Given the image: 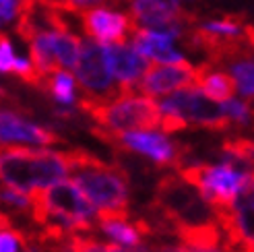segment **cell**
Returning a JSON list of instances; mask_svg holds the SVG:
<instances>
[{"mask_svg":"<svg viewBox=\"0 0 254 252\" xmlns=\"http://www.w3.org/2000/svg\"><path fill=\"white\" fill-rule=\"evenodd\" d=\"M70 178V155L48 147L0 149V184L29 196Z\"/></svg>","mask_w":254,"mask_h":252,"instance_id":"6da1fadb","label":"cell"},{"mask_svg":"<svg viewBox=\"0 0 254 252\" xmlns=\"http://www.w3.org/2000/svg\"><path fill=\"white\" fill-rule=\"evenodd\" d=\"M70 155V180L79 186L99 215H124L130 203L128 178L116 166L99 161L87 153Z\"/></svg>","mask_w":254,"mask_h":252,"instance_id":"7a4b0ae2","label":"cell"},{"mask_svg":"<svg viewBox=\"0 0 254 252\" xmlns=\"http://www.w3.org/2000/svg\"><path fill=\"white\" fill-rule=\"evenodd\" d=\"M184 178L194 186L198 198L205 205L225 211L240 196L254 192L252 163L225 153L217 163H205V166H194L186 170Z\"/></svg>","mask_w":254,"mask_h":252,"instance_id":"3957f363","label":"cell"},{"mask_svg":"<svg viewBox=\"0 0 254 252\" xmlns=\"http://www.w3.org/2000/svg\"><path fill=\"white\" fill-rule=\"evenodd\" d=\"M33 198V215L64 234L85 232L93 228L99 219V213L93 209V205L89 203L87 196L70 178L46 188Z\"/></svg>","mask_w":254,"mask_h":252,"instance_id":"277c9868","label":"cell"},{"mask_svg":"<svg viewBox=\"0 0 254 252\" xmlns=\"http://www.w3.org/2000/svg\"><path fill=\"white\" fill-rule=\"evenodd\" d=\"M87 116H91L99 128V136H112L130 130H157L159 128V106L145 95L120 93L114 102L101 106L79 104Z\"/></svg>","mask_w":254,"mask_h":252,"instance_id":"5b68a950","label":"cell"},{"mask_svg":"<svg viewBox=\"0 0 254 252\" xmlns=\"http://www.w3.org/2000/svg\"><path fill=\"white\" fill-rule=\"evenodd\" d=\"M74 70H77V85L81 89L79 104L101 106L114 102L120 95V89L118 85H114L110 66L106 62L104 48L95 42L81 40V54Z\"/></svg>","mask_w":254,"mask_h":252,"instance_id":"8992f818","label":"cell"},{"mask_svg":"<svg viewBox=\"0 0 254 252\" xmlns=\"http://www.w3.org/2000/svg\"><path fill=\"white\" fill-rule=\"evenodd\" d=\"M159 114H172L182 118L186 124L202 126L209 130H230L232 124L227 120L221 104L209 99L196 87H184L161 99Z\"/></svg>","mask_w":254,"mask_h":252,"instance_id":"52a82bcc","label":"cell"},{"mask_svg":"<svg viewBox=\"0 0 254 252\" xmlns=\"http://www.w3.org/2000/svg\"><path fill=\"white\" fill-rule=\"evenodd\" d=\"M110 141L118 143L122 149L136 153L149 161H153L159 168H170L180 163L182 159V149L176 141L161 132V130H130V132H120L104 136Z\"/></svg>","mask_w":254,"mask_h":252,"instance_id":"ba28073f","label":"cell"},{"mask_svg":"<svg viewBox=\"0 0 254 252\" xmlns=\"http://www.w3.org/2000/svg\"><path fill=\"white\" fill-rule=\"evenodd\" d=\"M81 27L97 46H124L138 29L130 17L110 8H89L81 12Z\"/></svg>","mask_w":254,"mask_h":252,"instance_id":"9c48e42d","label":"cell"},{"mask_svg":"<svg viewBox=\"0 0 254 252\" xmlns=\"http://www.w3.org/2000/svg\"><path fill=\"white\" fill-rule=\"evenodd\" d=\"M184 87H196V66L188 60L180 64H155L151 62L149 68L138 81L136 89L145 97H166Z\"/></svg>","mask_w":254,"mask_h":252,"instance_id":"30bf717a","label":"cell"},{"mask_svg":"<svg viewBox=\"0 0 254 252\" xmlns=\"http://www.w3.org/2000/svg\"><path fill=\"white\" fill-rule=\"evenodd\" d=\"M106 54V62L110 66V72L118 79L120 93H132V89L138 85L145 70L151 62L143 58L138 52H134L132 46H101Z\"/></svg>","mask_w":254,"mask_h":252,"instance_id":"8fae6325","label":"cell"},{"mask_svg":"<svg viewBox=\"0 0 254 252\" xmlns=\"http://www.w3.org/2000/svg\"><path fill=\"white\" fill-rule=\"evenodd\" d=\"M132 50L143 58H149L155 64H180L184 62L182 54L176 52L174 37L161 31L151 29H136L132 33Z\"/></svg>","mask_w":254,"mask_h":252,"instance_id":"7c38bea8","label":"cell"},{"mask_svg":"<svg viewBox=\"0 0 254 252\" xmlns=\"http://www.w3.org/2000/svg\"><path fill=\"white\" fill-rule=\"evenodd\" d=\"M95 228L104 236L106 244L118 248H136L145 244V234L138 228V223L130 221L124 215H99Z\"/></svg>","mask_w":254,"mask_h":252,"instance_id":"4fadbf2b","label":"cell"},{"mask_svg":"<svg viewBox=\"0 0 254 252\" xmlns=\"http://www.w3.org/2000/svg\"><path fill=\"white\" fill-rule=\"evenodd\" d=\"M196 89H200L213 102L225 104L234 99L238 87H236V81L232 79V74L213 70L209 62H205V64H200L196 68Z\"/></svg>","mask_w":254,"mask_h":252,"instance_id":"5bb4252c","label":"cell"},{"mask_svg":"<svg viewBox=\"0 0 254 252\" xmlns=\"http://www.w3.org/2000/svg\"><path fill=\"white\" fill-rule=\"evenodd\" d=\"M230 213V223L234 234L242 240L244 244L252 246L254 240V192H248L244 196H240L236 203L227 209Z\"/></svg>","mask_w":254,"mask_h":252,"instance_id":"9a60e30c","label":"cell"},{"mask_svg":"<svg viewBox=\"0 0 254 252\" xmlns=\"http://www.w3.org/2000/svg\"><path fill=\"white\" fill-rule=\"evenodd\" d=\"M52 50L62 70H74L81 54V37L70 31H52Z\"/></svg>","mask_w":254,"mask_h":252,"instance_id":"2e32d148","label":"cell"},{"mask_svg":"<svg viewBox=\"0 0 254 252\" xmlns=\"http://www.w3.org/2000/svg\"><path fill=\"white\" fill-rule=\"evenodd\" d=\"M74 87H77V83H74V79L70 77V72L58 70V72L48 77L44 91L48 95H52L60 104H74L77 102V97H74Z\"/></svg>","mask_w":254,"mask_h":252,"instance_id":"e0dca14e","label":"cell"},{"mask_svg":"<svg viewBox=\"0 0 254 252\" xmlns=\"http://www.w3.org/2000/svg\"><path fill=\"white\" fill-rule=\"evenodd\" d=\"M225 68H232L234 72V81H236V87L238 91L244 95V99H248L254 93V87H252V79H254V66H252V56H244V58H238L234 62H230Z\"/></svg>","mask_w":254,"mask_h":252,"instance_id":"ac0fdd59","label":"cell"},{"mask_svg":"<svg viewBox=\"0 0 254 252\" xmlns=\"http://www.w3.org/2000/svg\"><path fill=\"white\" fill-rule=\"evenodd\" d=\"M0 205L15 211V213H31L35 211V198L25 194L21 190H15V188H8L0 184Z\"/></svg>","mask_w":254,"mask_h":252,"instance_id":"d6986e66","label":"cell"},{"mask_svg":"<svg viewBox=\"0 0 254 252\" xmlns=\"http://www.w3.org/2000/svg\"><path fill=\"white\" fill-rule=\"evenodd\" d=\"M223 112L227 120H230L232 126H238V128H244V126L250 124L252 118V110H250V102H242V99H230V102L221 104Z\"/></svg>","mask_w":254,"mask_h":252,"instance_id":"ffe728a7","label":"cell"},{"mask_svg":"<svg viewBox=\"0 0 254 252\" xmlns=\"http://www.w3.org/2000/svg\"><path fill=\"white\" fill-rule=\"evenodd\" d=\"M23 236L17 230H10L4 223H0V252H23Z\"/></svg>","mask_w":254,"mask_h":252,"instance_id":"44dd1931","label":"cell"},{"mask_svg":"<svg viewBox=\"0 0 254 252\" xmlns=\"http://www.w3.org/2000/svg\"><path fill=\"white\" fill-rule=\"evenodd\" d=\"M52 6L60 8V10H66V12H81L89 10V8H97L99 4H104L106 0H48Z\"/></svg>","mask_w":254,"mask_h":252,"instance_id":"7402d4cb","label":"cell"},{"mask_svg":"<svg viewBox=\"0 0 254 252\" xmlns=\"http://www.w3.org/2000/svg\"><path fill=\"white\" fill-rule=\"evenodd\" d=\"M15 54H12V46H10V40L0 33V72H12V66H15Z\"/></svg>","mask_w":254,"mask_h":252,"instance_id":"603a6c76","label":"cell"},{"mask_svg":"<svg viewBox=\"0 0 254 252\" xmlns=\"http://www.w3.org/2000/svg\"><path fill=\"white\" fill-rule=\"evenodd\" d=\"M74 252H112V246L95 240V238H79L77 242H72Z\"/></svg>","mask_w":254,"mask_h":252,"instance_id":"cb8c5ba5","label":"cell"},{"mask_svg":"<svg viewBox=\"0 0 254 252\" xmlns=\"http://www.w3.org/2000/svg\"><path fill=\"white\" fill-rule=\"evenodd\" d=\"M186 250L188 252H234L230 248L217 244L215 240H200V238L186 242Z\"/></svg>","mask_w":254,"mask_h":252,"instance_id":"d4e9b609","label":"cell"},{"mask_svg":"<svg viewBox=\"0 0 254 252\" xmlns=\"http://www.w3.org/2000/svg\"><path fill=\"white\" fill-rule=\"evenodd\" d=\"M21 12V0H0V27L8 25Z\"/></svg>","mask_w":254,"mask_h":252,"instance_id":"484cf974","label":"cell"},{"mask_svg":"<svg viewBox=\"0 0 254 252\" xmlns=\"http://www.w3.org/2000/svg\"><path fill=\"white\" fill-rule=\"evenodd\" d=\"M157 252H188L186 244H176V246H166V248H159Z\"/></svg>","mask_w":254,"mask_h":252,"instance_id":"4316f807","label":"cell"},{"mask_svg":"<svg viewBox=\"0 0 254 252\" xmlns=\"http://www.w3.org/2000/svg\"><path fill=\"white\" fill-rule=\"evenodd\" d=\"M23 252H44V250H42L40 246H35V244H33V246H31V244H25Z\"/></svg>","mask_w":254,"mask_h":252,"instance_id":"83f0119b","label":"cell"},{"mask_svg":"<svg viewBox=\"0 0 254 252\" xmlns=\"http://www.w3.org/2000/svg\"><path fill=\"white\" fill-rule=\"evenodd\" d=\"M244 252H252V250H244Z\"/></svg>","mask_w":254,"mask_h":252,"instance_id":"f1b7e54d","label":"cell"},{"mask_svg":"<svg viewBox=\"0 0 254 252\" xmlns=\"http://www.w3.org/2000/svg\"><path fill=\"white\" fill-rule=\"evenodd\" d=\"M46 2H48V0H46Z\"/></svg>","mask_w":254,"mask_h":252,"instance_id":"f546056e","label":"cell"}]
</instances>
